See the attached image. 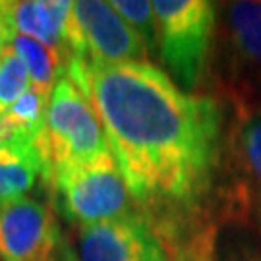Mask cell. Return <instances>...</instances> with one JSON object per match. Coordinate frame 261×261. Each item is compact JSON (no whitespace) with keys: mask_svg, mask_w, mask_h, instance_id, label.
I'll use <instances>...</instances> for the list:
<instances>
[{"mask_svg":"<svg viewBox=\"0 0 261 261\" xmlns=\"http://www.w3.org/2000/svg\"><path fill=\"white\" fill-rule=\"evenodd\" d=\"M91 101L136 203L192 207L219 161L221 109L186 93L151 62L95 64L74 84Z\"/></svg>","mask_w":261,"mask_h":261,"instance_id":"cell-1","label":"cell"},{"mask_svg":"<svg viewBox=\"0 0 261 261\" xmlns=\"http://www.w3.org/2000/svg\"><path fill=\"white\" fill-rule=\"evenodd\" d=\"M43 161V180L56 170L109 153L105 128L91 101L66 75L55 85L47 120L35 141Z\"/></svg>","mask_w":261,"mask_h":261,"instance_id":"cell-2","label":"cell"},{"mask_svg":"<svg viewBox=\"0 0 261 261\" xmlns=\"http://www.w3.org/2000/svg\"><path fill=\"white\" fill-rule=\"evenodd\" d=\"M60 213L80 228L132 213L130 190L112 153L56 170L47 180Z\"/></svg>","mask_w":261,"mask_h":261,"instance_id":"cell-3","label":"cell"},{"mask_svg":"<svg viewBox=\"0 0 261 261\" xmlns=\"http://www.w3.org/2000/svg\"><path fill=\"white\" fill-rule=\"evenodd\" d=\"M157 45L180 85L194 89L205 70L215 31V4L207 0H155Z\"/></svg>","mask_w":261,"mask_h":261,"instance_id":"cell-4","label":"cell"},{"mask_svg":"<svg viewBox=\"0 0 261 261\" xmlns=\"http://www.w3.org/2000/svg\"><path fill=\"white\" fill-rule=\"evenodd\" d=\"M74 261H174L165 234L147 213H132L80 228Z\"/></svg>","mask_w":261,"mask_h":261,"instance_id":"cell-5","label":"cell"},{"mask_svg":"<svg viewBox=\"0 0 261 261\" xmlns=\"http://www.w3.org/2000/svg\"><path fill=\"white\" fill-rule=\"evenodd\" d=\"M228 87L238 109L261 107V2H230L224 10Z\"/></svg>","mask_w":261,"mask_h":261,"instance_id":"cell-6","label":"cell"},{"mask_svg":"<svg viewBox=\"0 0 261 261\" xmlns=\"http://www.w3.org/2000/svg\"><path fill=\"white\" fill-rule=\"evenodd\" d=\"M62 236L55 211L33 197L0 205V261H60Z\"/></svg>","mask_w":261,"mask_h":261,"instance_id":"cell-7","label":"cell"},{"mask_svg":"<svg viewBox=\"0 0 261 261\" xmlns=\"http://www.w3.org/2000/svg\"><path fill=\"white\" fill-rule=\"evenodd\" d=\"M74 14L84 33L89 62H145L149 53L145 43L112 8L111 2L80 0L74 2Z\"/></svg>","mask_w":261,"mask_h":261,"instance_id":"cell-8","label":"cell"},{"mask_svg":"<svg viewBox=\"0 0 261 261\" xmlns=\"http://www.w3.org/2000/svg\"><path fill=\"white\" fill-rule=\"evenodd\" d=\"M234 207L261 226V107L238 109L230 140Z\"/></svg>","mask_w":261,"mask_h":261,"instance_id":"cell-9","label":"cell"},{"mask_svg":"<svg viewBox=\"0 0 261 261\" xmlns=\"http://www.w3.org/2000/svg\"><path fill=\"white\" fill-rule=\"evenodd\" d=\"M43 178V161L35 143L0 145V205L23 197Z\"/></svg>","mask_w":261,"mask_h":261,"instance_id":"cell-10","label":"cell"},{"mask_svg":"<svg viewBox=\"0 0 261 261\" xmlns=\"http://www.w3.org/2000/svg\"><path fill=\"white\" fill-rule=\"evenodd\" d=\"M14 53L28 68L31 85L39 93L50 97L58 80L66 74V62L53 48L41 45L39 41L25 35H16L12 43Z\"/></svg>","mask_w":261,"mask_h":261,"instance_id":"cell-11","label":"cell"},{"mask_svg":"<svg viewBox=\"0 0 261 261\" xmlns=\"http://www.w3.org/2000/svg\"><path fill=\"white\" fill-rule=\"evenodd\" d=\"M31 87L33 85H31L28 68L14 53V48L8 47L6 50H2V58H0V114L8 111Z\"/></svg>","mask_w":261,"mask_h":261,"instance_id":"cell-12","label":"cell"},{"mask_svg":"<svg viewBox=\"0 0 261 261\" xmlns=\"http://www.w3.org/2000/svg\"><path fill=\"white\" fill-rule=\"evenodd\" d=\"M112 8L122 16V19L130 25L147 50L157 47V16L153 10V2L147 0H112Z\"/></svg>","mask_w":261,"mask_h":261,"instance_id":"cell-13","label":"cell"},{"mask_svg":"<svg viewBox=\"0 0 261 261\" xmlns=\"http://www.w3.org/2000/svg\"><path fill=\"white\" fill-rule=\"evenodd\" d=\"M174 261H215V228L197 232L190 242L174 252Z\"/></svg>","mask_w":261,"mask_h":261,"instance_id":"cell-14","label":"cell"},{"mask_svg":"<svg viewBox=\"0 0 261 261\" xmlns=\"http://www.w3.org/2000/svg\"><path fill=\"white\" fill-rule=\"evenodd\" d=\"M16 35L18 33H16V28L8 14V2H0V53L12 47Z\"/></svg>","mask_w":261,"mask_h":261,"instance_id":"cell-15","label":"cell"},{"mask_svg":"<svg viewBox=\"0 0 261 261\" xmlns=\"http://www.w3.org/2000/svg\"><path fill=\"white\" fill-rule=\"evenodd\" d=\"M244 261H261V255H250V257H246Z\"/></svg>","mask_w":261,"mask_h":261,"instance_id":"cell-16","label":"cell"},{"mask_svg":"<svg viewBox=\"0 0 261 261\" xmlns=\"http://www.w3.org/2000/svg\"><path fill=\"white\" fill-rule=\"evenodd\" d=\"M0 58H2V53H0Z\"/></svg>","mask_w":261,"mask_h":261,"instance_id":"cell-17","label":"cell"}]
</instances>
